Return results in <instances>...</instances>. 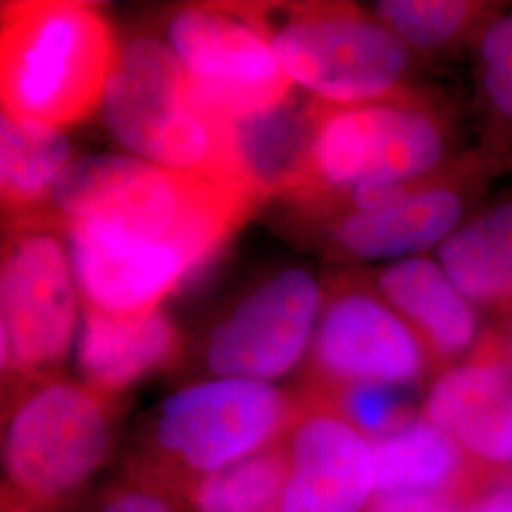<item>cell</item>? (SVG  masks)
Masks as SVG:
<instances>
[{
    "instance_id": "6da1fadb",
    "label": "cell",
    "mask_w": 512,
    "mask_h": 512,
    "mask_svg": "<svg viewBox=\"0 0 512 512\" xmlns=\"http://www.w3.org/2000/svg\"><path fill=\"white\" fill-rule=\"evenodd\" d=\"M456 143L452 105L427 88L355 105L319 101L306 162L283 202L319 230L357 190L437 175L458 158Z\"/></svg>"
},
{
    "instance_id": "7a4b0ae2",
    "label": "cell",
    "mask_w": 512,
    "mask_h": 512,
    "mask_svg": "<svg viewBox=\"0 0 512 512\" xmlns=\"http://www.w3.org/2000/svg\"><path fill=\"white\" fill-rule=\"evenodd\" d=\"M256 205L253 196L203 177L135 156L97 154L74 160L42 222L61 232L73 222H103L175 243L205 272Z\"/></svg>"
},
{
    "instance_id": "3957f363",
    "label": "cell",
    "mask_w": 512,
    "mask_h": 512,
    "mask_svg": "<svg viewBox=\"0 0 512 512\" xmlns=\"http://www.w3.org/2000/svg\"><path fill=\"white\" fill-rule=\"evenodd\" d=\"M101 112L110 135L135 158L255 198L239 169L232 120L203 101L164 40L135 35L122 42Z\"/></svg>"
},
{
    "instance_id": "277c9868",
    "label": "cell",
    "mask_w": 512,
    "mask_h": 512,
    "mask_svg": "<svg viewBox=\"0 0 512 512\" xmlns=\"http://www.w3.org/2000/svg\"><path fill=\"white\" fill-rule=\"evenodd\" d=\"M118 54L103 12L88 2H4L0 18L2 112L52 128L101 107Z\"/></svg>"
},
{
    "instance_id": "5b68a950",
    "label": "cell",
    "mask_w": 512,
    "mask_h": 512,
    "mask_svg": "<svg viewBox=\"0 0 512 512\" xmlns=\"http://www.w3.org/2000/svg\"><path fill=\"white\" fill-rule=\"evenodd\" d=\"M300 397L268 382L213 378L167 397L148 418L129 473L179 497L198 478L270 450L287 439Z\"/></svg>"
},
{
    "instance_id": "8992f818",
    "label": "cell",
    "mask_w": 512,
    "mask_h": 512,
    "mask_svg": "<svg viewBox=\"0 0 512 512\" xmlns=\"http://www.w3.org/2000/svg\"><path fill=\"white\" fill-rule=\"evenodd\" d=\"M116 406L118 399L59 374L8 393L2 494L31 512L67 509L109 463Z\"/></svg>"
},
{
    "instance_id": "52a82bcc",
    "label": "cell",
    "mask_w": 512,
    "mask_h": 512,
    "mask_svg": "<svg viewBox=\"0 0 512 512\" xmlns=\"http://www.w3.org/2000/svg\"><path fill=\"white\" fill-rule=\"evenodd\" d=\"M247 6L283 71L321 103L355 105L416 86L418 55L374 12L348 2Z\"/></svg>"
},
{
    "instance_id": "ba28073f",
    "label": "cell",
    "mask_w": 512,
    "mask_h": 512,
    "mask_svg": "<svg viewBox=\"0 0 512 512\" xmlns=\"http://www.w3.org/2000/svg\"><path fill=\"white\" fill-rule=\"evenodd\" d=\"M59 234L48 224H23L4 238L0 363L10 393L57 376L73 344L78 287Z\"/></svg>"
},
{
    "instance_id": "9c48e42d",
    "label": "cell",
    "mask_w": 512,
    "mask_h": 512,
    "mask_svg": "<svg viewBox=\"0 0 512 512\" xmlns=\"http://www.w3.org/2000/svg\"><path fill=\"white\" fill-rule=\"evenodd\" d=\"M164 29L192 88L228 120L275 109L294 92L247 4L179 6L165 16Z\"/></svg>"
},
{
    "instance_id": "30bf717a",
    "label": "cell",
    "mask_w": 512,
    "mask_h": 512,
    "mask_svg": "<svg viewBox=\"0 0 512 512\" xmlns=\"http://www.w3.org/2000/svg\"><path fill=\"white\" fill-rule=\"evenodd\" d=\"M435 378L431 361L372 275L346 270L323 289L311 340L308 387L382 384L416 387Z\"/></svg>"
},
{
    "instance_id": "8fae6325",
    "label": "cell",
    "mask_w": 512,
    "mask_h": 512,
    "mask_svg": "<svg viewBox=\"0 0 512 512\" xmlns=\"http://www.w3.org/2000/svg\"><path fill=\"white\" fill-rule=\"evenodd\" d=\"M507 165L484 147L461 152L437 175L404 184L389 200L319 228L330 255L344 262L403 260L439 247L475 209Z\"/></svg>"
},
{
    "instance_id": "7c38bea8",
    "label": "cell",
    "mask_w": 512,
    "mask_h": 512,
    "mask_svg": "<svg viewBox=\"0 0 512 512\" xmlns=\"http://www.w3.org/2000/svg\"><path fill=\"white\" fill-rule=\"evenodd\" d=\"M323 289L304 268L279 270L222 315L203 342V365L217 378L268 382L308 351Z\"/></svg>"
},
{
    "instance_id": "4fadbf2b",
    "label": "cell",
    "mask_w": 512,
    "mask_h": 512,
    "mask_svg": "<svg viewBox=\"0 0 512 512\" xmlns=\"http://www.w3.org/2000/svg\"><path fill=\"white\" fill-rule=\"evenodd\" d=\"M63 234L84 310L114 317L147 315L203 274L179 245L141 238L110 224L73 222Z\"/></svg>"
},
{
    "instance_id": "5bb4252c",
    "label": "cell",
    "mask_w": 512,
    "mask_h": 512,
    "mask_svg": "<svg viewBox=\"0 0 512 512\" xmlns=\"http://www.w3.org/2000/svg\"><path fill=\"white\" fill-rule=\"evenodd\" d=\"M421 414L478 465L512 463V349L507 329H484L475 349L433 378Z\"/></svg>"
},
{
    "instance_id": "9a60e30c",
    "label": "cell",
    "mask_w": 512,
    "mask_h": 512,
    "mask_svg": "<svg viewBox=\"0 0 512 512\" xmlns=\"http://www.w3.org/2000/svg\"><path fill=\"white\" fill-rule=\"evenodd\" d=\"M285 446L289 480L279 512H361L374 495L370 442L323 397L300 389Z\"/></svg>"
},
{
    "instance_id": "2e32d148",
    "label": "cell",
    "mask_w": 512,
    "mask_h": 512,
    "mask_svg": "<svg viewBox=\"0 0 512 512\" xmlns=\"http://www.w3.org/2000/svg\"><path fill=\"white\" fill-rule=\"evenodd\" d=\"M376 289L416 334L435 376L463 361L484 329L480 311L427 256H410L372 275Z\"/></svg>"
},
{
    "instance_id": "e0dca14e",
    "label": "cell",
    "mask_w": 512,
    "mask_h": 512,
    "mask_svg": "<svg viewBox=\"0 0 512 512\" xmlns=\"http://www.w3.org/2000/svg\"><path fill=\"white\" fill-rule=\"evenodd\" d=\"M183 353V334L162 310L139 317L84 311L76 342L82 382L118 399L129 387L164 372Z\"/></svg>"
},
{
    "instance_id": "ac0fdd59",
    "label": "cell",
    "mask_w": 512,
    "mask_h": 512,
    "mask_svg": "<svg viewBox=\"0 0 512 512\" xmlns=\"http://www.w3.org/2000/svg\"><path fill=\"white\" fill-rule=\"evenodd\" d=\"M439 264L495 325L512 323V196L475 209L437 247Z\"/></svg>"
},
{
    "instance_id": "d6986e66",
    "label": "cell",
    "mask_w": 512,
    "mask_h": 512,
    "mask_svg": "<svg viewBox=\"0 0 512 512\" xmlns=\"http://www.w3.org/2000/svg\"><path fill=\"white\" fill-rule=\"evenodd\" d=\"M370 446L374 494L437 492L465 501L492 471L469 458L456 440L423 414Z\"/></svg>"
},
{
    "instance_id": "ffe728a7",
    "label": "cell",
    "mask_w": 512,
    "mask_h": 512,
    "mask_svg": "<svg viewBox=\"0 0 512 512\" xmlns=\"http://www.w3.org/2000/svg\"><path fill=\"white\" fill-rule=\"evenodd\" d=\"M73 164V145L59 128L2 112L0 194L8 228L46 219L55 190Z\"/></svg>"
},
{
    "instance_id": "44dd1931",
    "label": "cell",
    "mask_w": 512,
    "mask_h": 512,
    "mask_svg": "<svg viewBox=\"0 0 512 512\" xmlns=\"http://www.w3.org/2000/svg\"><path fill=\"white\" fill-rule=\"evenodd\" d=\"M317 107L319 101L300 90L275 109L232 120L239 169L258 202L283 200L293 190L308 156Z\"/></svg>"
},
{
    "instance_id": "7402d4cb",
    "label": "cell",
    "mask_w": 512,
    "mask_h": 512,
    "mask_svg": "<svg viewBox=\"0 0 512 512\" xmlns=\"http://www.w3.org/2000/svg\"><path fill=\"white\" fill-rule=\"evenodd\" d=\"M507 4L484 0H384L374 14L414 55L473 52L484 29Z\"/></svg>"
},
{
    "instance_id": "603a6c76",
    "label": "cell",
    "mask_w": 512,
    "mask_h": 512,
    "mask_svg": "<svg viewBox=\"0 0 512 512\" xmlns=\"http://www.w3.org/2000/svg\"><path fill=\"white\" fill-rule=\"evenodd\" d=\"M289 480L285 440L192 482L183 495L184 512H279Z\"/></svg>"
},
{
    "instance_id": "cb8c5ba5",
    "label": "cell",
    "mask_w": 512,
    "mask_h": 512,
    "mask_svg": "<svg viewBox=\"0 0 512 512\" xmlns=\"http://www.w3.org/2000/svg\"><path fill=\"white\" fill-rule=\"evenodd\" d=\"M478 103L484 114L480 147L509 165L512 156V8L484 29L473 48Z\"/></svg>"
},
{
    "instance_id": "d4e9b609",
    "label": "cell",
    "mask_w": 512,
    "mask_h": 512,
    "mask_svg": "<svg viewBox=\"0 0 512 512\" xmlns=\"http://www.w3.org/2000/svg\"><path fill=\"white\" fill-rule=\"evenodd\" d=\"M304 389L323 397L368 442L397 433L421 414L404 387L342 384L332 387L304 385Z\"/></svg>"
},
{
    "instance_id": "484cf974",
    "label": "cell",
    "mask_w": 512,
    "mask_h": 512,
    "mask_svg": "<svg viewBox=\"0 0 512 512\" xmlns=\"http://www.w3.org/2000/svg\"><path fill=\"white\" fill-rule=\"evenodd\" d=\"M88 512H184L179 497L165 486L126 471V476L105 488Z\"/></svg>"
},
{
    "instance_id": "4316f807",
    "label": "cell",
    "mask_w": 512,
    "mask_h": 512,
    "mask_svg": "<svg viewBox=\"0 0 512 512\" xmlns=\"http://www.w3.org/2000/svg\"><path fill=\"white\" fill-rule=\"evenodd\" d=\"M368 512H465V501L458 495L437 492H391L374 494Z\"/></svg>"
},
{
    "instance_id": "83f0119b",
    "label": "cell",
    "mask_w": 512,
    "mask_h": 512,
    "mask_svg": "<svg viewBox=\"0 0 512 512\" xmlns=\"http://www.w3.org/2000/svg\"><path fill=\"white\" fill-rule=\"evenodd\" d=\"M465 512H512V471H488L465 499Z\"/></svg>"
},
{
    "instance_id": "f1b7e54d",
    "label": "cell",
    "mask_w": 512,
    "mask_h": 512,
    "mask_svg": "<svg viewBox=\"0 0 512 512\" xmlns=\"http://www.w3.org/2000/svg\"><path fill=\"white\" fill-rule=\"evenodd\" d=\"M505 329H507V336H509V344H511V349H512V323H511V325H507V327H505Z\"/></svg>"
},
{
    "instance_id": "f546056e",
    "label": "cell",
    "mask_w": 512,
    "mask_h": 512,
    "mask_svg": "<svg viewBox=\"0 0 512 512\" xmlns=\"http://www.w3.org/2000/svg\"><path fill=\"white\" fill-rule=\"evenodd\" d=\"M2 512H21L18 509H2Z\"/></svg>"
}]
</instances>
